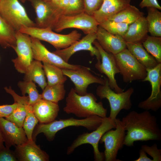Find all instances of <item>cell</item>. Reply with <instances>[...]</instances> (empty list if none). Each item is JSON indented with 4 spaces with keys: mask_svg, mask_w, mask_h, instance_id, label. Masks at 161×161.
Returning a JSON list of instances; mask_svg holds the SVG:
<instances>
[{
    "mask_svg": "<svg viewBox=\"0 0 161 161\" xmlns=\"http://www.w3.org/2000/svg\"><path fill=\"white\" fill-rule=\"evenodd\" d=\"M121 121L127 131L124 145L131 147L136 141L161 140V130L157 118L148 111H131Z\"/></svg>",
    "mask_w": 161,
    "mask_h": 161,
    "instance_id": "6da1fadb",
    "label": "cell"
},
{
    "mask_svg": "<svg viewBox=\"0 0 161 161\" xmlns=\"http://www.w3.org/2000/svg\"><path fill=\"white\" fill-rule=\"evenodd\" d=\"M97 99L92 93L81 95L72 88L66 99V104L63 110L67 114H72L78 117L86 118L97 115L102 118L106 116L107 109L101 102Z\"/></svg>",
    "mask_w": 161,
    "mask_h": 161,
    "instance_id": "7a4b0ae2",
    "label": "cell"
},
{
    "mask_svg": "<svg viewBox=\"0 0 161 161\" xmlns=\"http://www.w3.org/2000/svg\"><path fill=\"white\" fill-rule=\"evenodd\" d=\"M103 118L97 115H93L83 119H78L71 117L59 120H54L47 123L37 125L34 130L32 139L35 141L37 135L43 133L49 141H52L56 133L60 130L69 126H82L89 131L96 129L101 124Z\"/></svg>",
    "mask_w": 161,
    "mask_h": 161,
    "instance_id": "3957f363",
    "label": "cell"
},
{
    "mask_svg": "<svg viewBox=\"0 0 161 161\" xmlns=\"http://www.w3.org/2000/svg\"><path fill=\"white\" fill-rule=\"evenodd\" d=\"M40 40L48 42L56 50L66 48L79 40L81 34L76 30L68 34L63 35L55 33L49 27L40 28L37 27H22L19 30Z\"/></svg>",
    "mask_w": 161,
    "mask_h": 161,
    "instance_id": "277c9868",
    "label": "cell"
},
{
    "mask_svg": "<svg viewBox=\"0 0 161 161\" xmlns=\"http://www.w3.org/2000/svg\"><path fill=\"white\" fill-rule=\"evenodd\" d=\"M116 127L115 120L106 116L103 118L101 123L96 129L90 133H85L80 134L73 141L67 148V154L69 155L72 154L75 149L82 145L89 144L93 148L95 160H104V154L99 151L98 144L105 133L112 129H115Z\"/></svg>",
    "mask_w": 161,
    "mask_h": 161,
    "instance_id": "5b68a950",
    "label": "cell"
},
{
    "mask_svg": "<svg viewBox=\"0 0 161 161\" xmlns=\"http://www.w3.org/2000/svg\"><path fill=\"white\" fill-rule=\"evenodd\" d=\"M105 78V83L97 87L96 94L101 99L106 98L108 100L110 107L109 117L112 120H115L121 110H129L131 108L132 103L131 97L134 90L131 87L124 92H116L109 86L107 78Z\"/></svg>",
    "mask_w": 161,
    "mask_h": 161,
    "instance_id": "8992f818",
    "label": "cell"
},
{
    "mask_svg": "<svg viewBox=\"0 0 161 161\" xmlns=\"http://www.w3.org/2000/svg\"><path fill=\"white\" fill-rule=\"evenodd\" d=\"M0 15L16 31L23 26L36 27L19 0H0Z\"/></svg>",
    "mask_w": 161,
    "mask_h": 161,
    "instance_id": "52a82bcc",
    "label": "cell"
},
{
    "mask_svg": "<svg viewBox=\"0 0 161 161\" xmlns=\"http://www.w3.org/2000/svg\"><path fill=\"white\" fill-rule=\"evenodd\" d=\"M120 73L126 83L143 80L147 75L146 68L126 48L114 55Z\"/></svg>",
    "mask_w": 161,
    "mask_h": 161,
    "instance_id": "ba28073f",
    "label": "cell"
},
{
    "mask_svg": "<svg viewBox=\"0 0 161 161\" xmlns=\"http://www.w3.org/2000/svg\"><path fill=\"white\" fill-rule=\"evenodd\" d=\"M116 127L114 130L111 129L105 133L99 143H104V156L106 161H119L117 159L118 151L123 147L126 135V131L121 120H115Z\"/></svg>",
    "mask_w": 161,
    "mask_h": 161,
    "instance_id": "9c48e42d",
    "label": "cell"
},
{
    "mask_svg": "<svg viewBox=\"0 0 161 161\" xmlns=\"http://www.w3.org/2000/svg\"><path fill=\"white\" fill-rule=\"evenodd\" d=\"M35 13L36 27H49L52 30L60 17L62 11L50 0H29Z\"/></svg>",
    "mask_w": 161,
    "mask_h": 161,
    "instance_id": "30bf717a",
    "label": "cell"
},
{
    "mask_svg": "<svg viewBox=\"0 0 161 161\" xmlns=\"http://www.w3.org/2000/svg\"><path fill=\"white\" fill-rule=\"evenodd\" d=\"M99 25L92 16L83 12L74 15H62L52 30L59 32L66 29L75 28L81 30L86 35L96 33Z\"/></svg>",
    "mask_w": 161,
    "mask_h": 161,
    "instance_id": "8fae6325",
    "label": "cell"
},
{
    "mask_svg": "<svg viewBox=\"0 0 161 161\" xmlns=\"http://www.w3.org/2000/svg\"><path fill=\"white\" fill-rule=\"evenodd\" d=\"M146 70V76L142 81L150 83L151 93L146 100L140 102L138 106L145 110L156 112L161 107V63Z\"/></svg>",
    "mask_w": 161,
    "mask_h": 161,
    "instance_id": "7c38bea8",
    "label": "cell"
},
{
    "mask_svg": "<svg viewBox=\"0 0 161 161\" xmlns=\"http://www.w3.org/2000/svg\"><path fill=\"white\" fill-rule=\"evenodd\" d=\"M16 45L14 49L17 57L12 59L15 69L19 72L25 74L33 60V53L30 36L16 31Z\"/></svg>",
    "mask_w": 161,
    "mask_h": 161,
    "instance_id": "4fadbf2b",
    "label": "cell"
},
{
    "mask_svg": "<svg viewBox=\"0 0 161 161\" xmlns=\"http://www.w3.org/2000/svg\"><path fill=\"white\" fill-rule=\"evenodd\" d=\"M98 50L101 57V61L97 62L95 67L102 73L104 74L108 79L109 85L110 88L117 93L123 92L122 89L117 84L115 78V75L120 73L117 66L114 55L104 50L96 40L93 43Z\"/></svg>",
    "mask_w": 161,
    "mask_h": 161,
    "instance_id": "5bb4252c",
    "label": "cell"
},
{
    "mask_svg": "<svg viewBox=\"0 0 161 161\" xmlns=\"http://www.w3.org/2000/svg\"><path fill=\"white\" fill-rule=\"evenodd\" d=\"M90 70L89 68L83 66L77 69H62L64 74L74 84L75 92L81 95L87 93V88L90 84L96 83L103 85L105 83V78L94 75Z\"/></svg>",
    "mask_w": 161,
    "mask_h": 161,
    "instance_id": "9a60e30c",
    "label": "cell"
},
{
    "mask_svg": "<svg viewBox=\"0 0 161 161\" xmlns=\"http://www.w3.org/2000/svg\"><path fill=\"white\" fill-rule=\"evenodd\" d=\"M30 38L33 58L35 60L53 65L61 69H77L82 66L66 62L59 56L49 51L40 40L31 36Z\"/></svg>",
    "mask_w": 161,
    "mask_h": 161,
    "instance_id": "2e32d148",
    "label": "cell"
},
{
    "mask_svg": "<svg viewBox=\"0 0 161 161\" xmlns=\"http://www.w3.org/2000/svg\"><path fill=\"white\" fill-rule=\"evenodd\" d=\"M96 33H91L87 34L75 42L68 47L62 49L56 50L52 52L61 57L65 61L68 63L72 56L75 53L81 50H87L90 52V55L95 56L97 62H100L101 57L98 49L93 46V42L96 39Z\"/></svg>",
    "mask_w": 161,
    "mask_h": 161,
    "instance_id": "e0dca14e",
    "label": "cell"
},
{
    "mask_svg": "<svg viewBox=\"0 0 161 161\" xmlns=\"http://www.w3.org/2000/svg\"><path fill=\"white\" fill-rule=\"evenodd\" d=\"M0 130L7 148L22 144L28 140L23 127L16 126L4 117L0 118Z\"/></svg>",
    "mask_w": 161,
    "mask_h": 161,
    "instance_id": "ac0fdd59",
    "label": "cell"
},
{
    "mask_svg": "<svg viewBox=\"0 0 161 161\" xmlns=\"http://www.w3.org/2000/svg\"><path fill=\"white\" fill-rule=\"evenodd\" d=\"M14 152L18 161H48V154L37 145L35 141L28 140L22 144L15 145Z\"/></svg>",
    "mask_w": 161,
    "mask_h": 161,
    "instance_id": "d6986e66",
    "label": "cell"
},
{
    "mask_svg": "<svg viewBox=\"0 0 161 161\" xmlns=\"http://www.w3.org/2000/svg\"><path fill=\"white\" fill-rule=\"evenodd\" d=\"M96 39L106 51L115 55L126 48V42L121 36L112 34L99 25Z\"/></svg>",
    "mask_w": 161,
    "mask_h": 161,
    "instance_id": "ffe728a7",
    "label": "cell"
},
{
    "mask_svg": "<svg viewBox=\"0 0 161 161\" xmlns=\"http://www.w3.org/2000/svg\"><path fill=\"white\" fill-rule=\"evenodd\" d=\"M130 0H103L100 7L92 16L99 25L129 5Z\"/></svg>",
    "mask_w": 161,
    "mask_h": 161,
    "instance_id": "44dd1931",
    "label": "cell"
},
{
    "mask_svg": "<svg viewBox=\"0 0 161 161\" xmlns=\"http://www.w3.org/2000/svg\"><path fill=\"white\" fill-rule=\"evenodd\" d=\"M32 106L35 116L41 123H47L55 120L60 110L58 103L42 99Z\"/></svg>",
    "mask_w": 161,
    "mask_h": 161,
    "instance_id": "7402d4cb",
    "label": "cell"
},
{
    "mask_svg": "<svg viewBox=\"0 0 161 161\" xmlns=\"http://www.w3.org/2000/svg\"><path fill=\"white\" fill-rule=\"evenodd\" d=\"M4 88L7 93L11 95L14 101L17 104V107L13 112L5 118L13 122L16 126L22 127L26 114L25 105L29 101V97L28 96H21L19 95L11 86L9 87H6Z\"/></svg>",
    "mask_w": 161,
    "mask_h": 161,
    "instance_id": "603a6c76",
    "label": "cell"
},
{
    "mask_svg": "<svg viewBox=\"0 0 161 161\" xmlns=\"http://www.w3.org/2000/svg\"><path fill=\"white\" fill-rule=\"evenodd\" d=\"M148 32L145 17L143 16L129 25L125 34L122 37L126 42L142 43Z\"/></svg>",
    "mask_w": 161,
    "mask_h": 161,
    "instance_id": "cb8c5ba5",
    "label": "cell"
},
{
    "mask_svg": "<svg viewBox=\"0 0 161 161\" xmlns=\"http://www.w3.org/2000/svg\"><path fill=\"white\" fill-rule=\"evenodd\" d=\"M126 46L131 53L146 69L153 68L158 63L144 48L141 43L126 42Z\"/></svg>",
    "mask_w": 161,
    "mask_h": 161,
    "instance_id": "d4e9b609",
    "label": "cell"
},
{
    "mask_svg": "<svg viewBox=\"0 0 161 161\" xmlns=\"http://www.w3.org/2000/svg\"><path fill=\"white\" fill-rule=\"evenodd\" d=\"M24 74V80L36 83L42 90L47 85L43 64L40 61L33 60Z\"/></svg>",
    "mask_w": 161,
    "mask_h": 161,
    "instance_id": "484cf974",
    "label": "cell"
},
{
    "mask_svg": "<svg viewBox=\"0 0 161 161\" xmlns=\"http://www.w3.org/2000/svg\"><path fill=\"white\" fill-rule=\"evenodd\" d=\"M16 45V30L0 15V46L14 49Z\"/></svg>",
    "mask_w": 161,
    "mask_h": 161,
    "instance_id": "4316f807",
    "label": "cell"
},
{
    "mask_svg": "<svg viewBox=\"0 0 161 161\" xmlns=\"http://www.w3.org/2000/svg\"><path fill=\"white\" fill-rule=\"evenodd\" d=\"M144 15L143 12L140 11L136 7L130 4L109 20L129 25L143 16Z\"/></svg>",
    "mask_w": 161,
    "mask_h": 161,
    "instance_id": "83f0119b",
    "label": "cell"
},
{
    "mask_svg": "<svg viewBox=\"0 0 161 161\" xmlns=\"http://www.w3.org/2000/svg\"><path fill=\"white\" fill-rule=\"evenodd\" d=\"M148 15L145 18L148 32L151 36L161 37V13L158 9L147 7Z\"/></svg>",
    "mask_w": 161,
    "mask_h": 161,
    "instance_id": "f1b7e54d",
    "label": "cell"
},
{
    "mask_svg": "<svg viewBox=\"0 0 161 161\" xmlns=\"http://www.w3.org/2000/svg\"><path fill=\"white\" fill-rule=\"evenodd\" d=\"M43 63V69L47 80V85L64 84L67 78V76L64 74L62 69L49 63Z\"/></svg>",
    "mask_w": 161,
    "mask_h": 161,
    "instance_id": "f546056e",
    "label": "cell"
},
{
    "mask_svg": "<svg viewBox=\"0 0 161 161\" xmlns=\"http://www.w3.org/2000/svg\"><path fill=\"white\" fill-rule=\"evenodd\" d=\"M43 90L42 99L56 103L64 98L66 92L63 83L47 85Z\"/></svg>",
    "mask_w": 161,
    "mask_h": 161,
    "instance_id": "4dcf8cb0",
    "label": "cell"
},
{
    "mask_svg": "<svg viewBox=\"0 0 161 161\" xmlns=\"http://www.w3.org/2000/svg\"><path fill=\"white\" fill-rule=\"evenodd\" d=\"M142 44L157 62L161 63V37L147 36Z\"/></svg>",
    "mask_w": 161,
    "mask_h": 161,
    "instance_id": "1f68e13d",
    "label": "cell"
},
{
    "mask_svg": "<svg viewBox=\"0 0 161 161\" xmlns=\"http://www.w3.org/2000/svg\"><path fill=\"white\" fill-rule=\"evenodd\" d=\"M23 95L26 94L29 97V104L32 106L38 100L42 99L41 94H40L36 88L34 82L32 81L24 80L20 81L18 83Z\"/></svg>",
    "mask_w": 161,
    "mask_h": 161,
    "instance_id": "d6a6232c",
    "label": "cell"
},
{
    "mask_svg": "<svg viewBox=\"0 0 161 161\" xmlns=\"http://www.w3.org/2000/svg\"><path fill=\"white\" fill-rule=\"evenodd\" d=\"M27 102L25 105L26 114L22 127L28 140H32V135L35 127L38 121L35 116L32 110V106Z\"/></svg>",
    "mask_w": 161,
    "mask_h": 161,
    "instance_id": "836d02e7",
    "label": "cell"
},
{
    "mask_svg": "<svg viewBox=\"0 0 161 161\" xmlns=\"http://www.w3.org/2000/svg\"><path fill=\"white\" fill-rule=\"evenodd\" d=\"M99 25L112 34L123 37L127 32L129 24L108 20L100 24Z\"/></svg>",
    "mask_w": 161,
    "mask_h": 161,
    "instance_id": "e575fe53",
    "label": "cell"
},
{
    "mask_svg": "<svg viewBox=\"0 0 161 161\" xmlns=\"http://www.w3.org/2000/svg\"><path fill=\"white\" fill-rule=\"evenodd\" d=\"M85 12L83 0H69L63 15L71 16Z\"/></svg>",
    "mask_w": 161,
    "mask_h": 161,
    "instance_id": "d590c367",
    "label": "cell"
},
{
    "mask_svg": "<svg viewBox=\"0 0 161 161\" xmlns=\"http://www.w3.org/2000/svg\"><path fill=\"white\" fill-rule=\"evenodd\" d=\"M141 149L152 158V161H161V149L158 148L156 143L151 146L146 145H143Z\"/></svg>",
    "mask_w": 161,
    "mask_h": 161,
    "instance_id": "8d00e7d4",
    "label": "cell"
},
{
    "mask_svg": "<svg viewBox=\"0 0 161 161\" xmlns=\"http://www.w3.org/2000/svg\"><path fill=\"white\" fill-rule=\"evenodd\" d=\"M85 12L92 16L100 7L103 0H83Z\"/></svg>",
    "mask_w": 161,
    "mask_h": 161,
    "instance_id": "74e56055",
    "label": "cell"
},
{
    "mask_svg": "<svg viewBox=\"0 0 161 161\" xmlns=\"http://www.w3.org/2000/svg\"><path fill=\"white\" fill-rule=\"evenodd\" d=\"M18 161L14 151L7 147L0 148V161Z\"/></svg>",
    "mask_w": 161,
    "mask_h": 161,
    "instance_id": "f35d334b",
    "label": "cell"
},
{
    "mask_svg": "<svg viewBox=\"0 0 161 161\" xmlns=\"http://www.w3.org/2000/svg\"><path fill=\"white\" fill-rule=\"evenodd\" d=\"M17 106V103L15 101L12 104L0 105V118L9 116L15 111Z\"/></svg>",
    "mask_w": 161,
    "mask_h": 161,
    "instance_id": "ab89813d",
    "label": "cell"
},
{
    "mask_svg": "<svg viewBox=\"0 0 161 161\" xmlns=\"http://www.w3.org/2000/svg\"><path fill=\"white\" fill-rule=\"evenodd\" d=\"M139 6L141 8L145 7H151L161 10V7L157 0H142Z\"/></svg>",
    "mask_w": 161,
    "mask_h": 161,
    "instance_id": "60d3db41",
    "label": "cell"
},
{
    "mask_svg": "<svg viewBox=\"0 0 161 161\" xmlns=\"http://www.w3.org/2000/svg\"><path fill=\"white\" fill-rule=\"evenodd\" d=\"M139 153V157L134 161H152V159L148 157L146 153L141 149L140 150Z\"/></svg>",
    "mask_w": 161,
    "mask_h": 161,
    "instance_id": "b9f144b4",
    "label": "cell"
},
{
    "mask_svg": "<svg viewBox=\"0 0 161 161\" xmlns=\"http://www.w3.org/2000/svg\"><path fill=\"white\" fill-rule=\"evenodd\" d=\"M69 0H60L57 6L62 12V15L65 10L68 6Z\"/></svg>",
    "mask_w": 161,
    "mask_h": 161,
    "instance_id": "7bdbcfd3",
    "label": "cell"
},
{
    "mask_svg": "<svg viewBox=\"0 0 161 161\" xmlns=\"http://www.w3.org/2000/svg\"><path fill=\"white\" fill-rule=\"evenodd\" d=\"M4 142V141L2 135L0 130V148H1L4 147L3 145Z\"/></svg>",
    "mask_w": 161,
    "mask_h": 161,
    "instance_id": "ee69618b",
    "label": "cell"
},
{
    "mask_svg": "<svg viewBox=\"0 0 161 161\" xmlns=\"http://www.w3.org/2000/svg\"><path fill=\"white\" fill-rule=\"evenodd\" d=\"M53 3L57 5L60 0H50Z\"/></svg>",
    "mask_w": 161,
    "mask_h": 161,
    "instance_id": "f6af8a7d",
    "label": "cell"
},
{
    "mask_svg": "<svg viewBox=\"0 0 161 161\" xmlns=\"http://www.w3.org/2000/svg\"><path fill=\"white\" fill-rule=\"evenodd\" d=\"M21 2L24 3L27 1H29V0H19Z\"/></svg>",
    "mask_w": 161,
    "mask_h": 161,
    "instance_id": "bcb514c9",
    "label": "cell"
},
{
    "mask_svg": "<svg viewBox=\"0 0 161 161\" xmlns=\"http://www.w3.org/2000/svg\"></svg>",
    "mask_w": 161,
    "mask_h": 161,
    "instance_id": "7dc6e473",
    "label": "cell"
}]
</instances>
